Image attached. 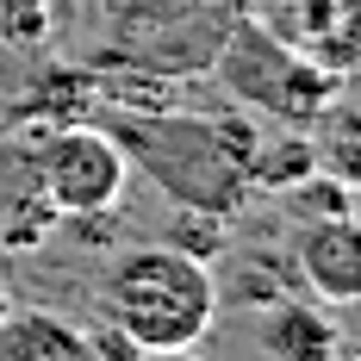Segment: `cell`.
<instances>
[{"mask_svg":"<svg viewBox=\"0 0 361 361\" xmlns=\"http://www.w3.org/2000/svg\"><path fill=\"white\" fill-rule=\"evenodd\" d=\"M125 162H137L156 187H169L187 212L231 218L250 200V149L262 131L243 118H180V112H131L112 125Z\"/></svg>","mask_w":361,"mask_h":361,"instance_id":"obj_1","label":"cell"},{"mask_svg":"<svg viewBox=\"0 0 361 361\" xmlns=\"http://www.w3.org/2000/svg\"><path fill=\"white\" fill-rule=\"evenodd\" d=\"M100 318L118 324L144 355L193 349L218 324V281L200 255L175 243H137L100 281Z\"/></svg>","mask_w":361,"mask_h":361,"instance_id":"obj_2","label":"cell"},{"mask_svg":"<svg viewBox=\"0 0 361 361\" xmlns=\"http://www.w3.org/2000/svg\"><path fill=\"white\" fill-rule=\"evenodd\" d=\"M32 180L56 206V218L118 212L131 187V162L106 125H50L32 156Z\"/></svg>","mask_w":361,"mask_h":361,"instance_id":"obj_3","label":"cell"},{"mask_svg":"<svg viewBox=\"0 0 361 361\" xmlns=\"http://www.w3.org/2000/svg\"><path fill=\"white\" fill-rule=\"evenodd\" d=\"M218 75L231 81V94H237V100H250V106H262V112H281V118L299 125V131H305V125H312V112L336 94V81H330L318 63H305V56L281 50L274 37L255 32V25H237V37L224 32Z\"/></svg>","mask_w":361,"mask_h":361,"instance_id":"obj_4","label":"cell"},{"mask_svg":"<svg viewBox=\"0 0 361 361\" xmlns=\"http://www.w3.org/2000/svg\"><path fill=\"white\" fill-rule=\"evenodd\" d=\"M293 274L318 305H361V218H305L293 224Z\"/></svg>","mask_w":361,"mask_h":361,"instance_id":"obj_5","label":"cell"},{"mask_svg":"<svg viewBox=\"0 0 361 361\" xmlns=\"http://www.w3.org/2000/svg\"><path fill=\"white\" fill-rule=\"evenodd\" d=\"M305 137H312L318 175L343 180L349 193H361V87H336L324 106L312 112Z\"/></svg>","mask_w":361,"mask_h":361,"instance_id":"obj_6","label":"cell"},{"mask_svg":"<svg viewBox=\"0 0 361 361\" xmlns=\"http://www.w3.org/2000/svg\"><path fill=\"white\" fill-rule=\"evenodd\" d=\"M262 349L274 361H336L343 330L318 299H274V312L262 318Z\"/></svg>","mask_w":361,"mask_h":361,"instance_id":"obj_7","label":"cell"},{"mask_svg":"<svg viewBox=\"0 0 361 361\" xmlns=\"http://www.w3.org/2000/svg\"><path fill=\"white\" fill-rule=\"evenodd\" d=\"M0 361H87V330L63 312H6L0 318Z\"/></svg>","mask_w":361,"mask_h":361,"instance_id":"obj_8","label":"cell"},{"mask_svg":"<svg viewBox=\"0 0 361 361\" xmlns=\"http://www.w3.org/2000/svg\"><path fill=\"white\" fill-rule=\"evenodd\" d=\"M318 169L312 162V137L293 125V131H281V137H255L250 149V193H287L293 180H305Z\"/></svg>","mask_w":361,"mask_h":361,"instance_id":"obj_9","label":"cell"},{"mask_svg":"<svg viewBox=\"0 0 361 361\" xmlns=\"http://www.w3.org/2000/svg\"><path fill=\"white\" fill-rule=\"evenodd\" d=\"M63 19H69V0H0V44L32 56L63 32Z\"/></svg>","mask_w":361,"mask_h":361,"instance_id":"obj_10","label":"cell"},{"mask_svg":"<svg viewBox=\"0 0 361 361\" xmlns=\"http://www.w3.org/2000/svg\"><path fill=\"white\" fill-rule=\"evenodd\" d=\"M56 224H63L56 206L32 187V193L13 200V212H6V224H0V243H6V250H44V237H50Z\"/></svg>","mask_w":361,"mask_h":361,"instance_id":"obj_11","label":"cell"},{"mask_svg":"<svg viewBox=\"0 0 361 361\" xmlns=\"http://www.w3.org/2000/svg\"><path fill=\"white\" fill-rule=\"evenodd\" d=\"M287 212H293V224H305V218H336V212H355V193H349L343 180H330V175L312 169L305 180L287 187Z\"/></svg>","mask_w":361,"mask_h":361,"instance_id":"obj_12","label":"cell"},{"mask_svg":"<svg viewBox=\"0 0 361 361\" xmlns=\"http://www.w3.org/2000/svg\"><path fill=\"white\" fill-rule=\"evenodd\" d=\"M218 237H224V218H212V212H187L180 206V218H175V231L162 237V243H175V250H187V255H218Z\"/></svg>","mask_w":361,"mask_h":361,"instance_id":"obj_13","label":"cell"},{"mask_svg":"<svg viewBox=\"0 0 361 361\" xmlns=\"http://www.w3.org/2000/svg\"><path fill=\"white\" fill-rule=\"evenodd\" d=\"M87 361H144V349H137L118 324H106V318H100V324L87 330Z\"/></svg>","mask_w":361,"mask_h":361,"instance_id":"obj_14","label":"cell"},{"mask_svg":"<svg viewBox=\"0 0 361 361\" xmlns=\"http://www.w3.org/2000/svg\"><path fill=\"white\" fill-rule=\"evenodd\" d=\"M144 361H200L193 349H156V355H144Z\"/></svg>","mask_w":361,"mask_h":361,"instance_id":"obj_15","label":"cell"},{"mask_svg":"<svg viewBox=\"0 0 361 361\" xmlns=\"http://www.w3.org/2000/svg\"><path fill=\"white\" fill-rule=\"evenodd\" d=\"M13 312V287H6V274H0V318Z\"/></svg>","mask_w":361,"mask_h":361,"instance_id":"obj_16","label":"cell"},{"mask_svg":"<svg viewBox=\"0 0 361 361\" xmlns=\"http://www.w3.org/2000/svg\"><path fill=\"white\" fill-rule=\"evenodd\" d=\"M336 361H361V349H349V336H343V355H336Z\"/></svg>","mask_w":361,"mask_h":361,"instance_id":"obj_17","label":"cell"}]
</instances>
